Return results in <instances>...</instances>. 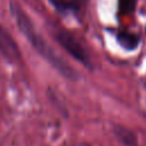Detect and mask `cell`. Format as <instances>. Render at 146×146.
<instances>
[{"instance_id":"obj_6","label":"cell","mask_w":146,"mask_h":146,"mask_svg":"<svg viewBox=\"0 0 146 146\" xmlns=\"http://www.w3.org/2000/svg\"><path fill=\"white\" fill-rule=\"evenodd\" d=\"M114 36L117 44L125 51H135L141 42L140 34L130 31H124V30L116 31Z\"/></svg>"},{"instance_id":"obj_7","label":"cell","mask_w":146,"mask_h":146,"mask_svg":"<svg viewBox=\"0 0 146 146\" xmlns=\"http://www.w3.org/2000/svg\"><path fill=\"white\" fill-rule=\"evenodd\" d=\"M137 0H120L119 9L122 15H131L136 11Z\"/></svg>"},{"instance_id":"obj_2","label":"cell","mask_w":146,"mask_h":146,"mask_svg":"<svg viewBox=\"0 0 146 146\" xmlns=\"http://www.w3.org/2000/svg\"><path fill=\"white\" fill-rule=\"evenodd\" d=\"M52 38L73 59L89 71L94 70V63L88 49L71 31L66 29H55L52 31Z\"/></svg>"},{"instance_id":"obj_4","label":"cell","mask_w":146,"mask_h":146,"mask_svg":"<svg viewBox=\"0 0 146 146\" xmlns=\"http://www.w3.org/2000/svg\"><path fill=\"white\" fill-rule=\"evenodd\" d=\"M112 133L115 139L123 146H139V139L137 133L125 125L114 123L112 125Z\"/></svg>"},{"instance_id":"obj_5","label":"cell","mask_w":146,"mask_h":146,"mask_svg":"<svg viewBox=\"0 0 146 146\" xmlns=\"http://www.w3.org/2000/svg\"><path fill=\"white\" fill-rule=\"evenodd\" d=\"M48 2L62 16H76L82 7V0H48Z\"/></svg>"},{"instance_id":"obj_3","label":"cell","mask_w":146,"mask_h":146,"mask_svg":"<svg viewBox=\"0 0 146 146\" xmlns=\"http://www.w3.org/2000/svg\"><path fill=\"white\" fill-rule=\"evenodd\" d=\"M0 55L9 64H19L22 60V52L16 40L9 33V31L5 29L1 24H0Z\"/></svg>"},{"instance_id":"obj_8","label":"cell","mask_w":146,"mask_h":146,"mask_svg":"<svg viewBox=\"0 0 146 146\" xmlns=\"http://www.w3.org/2000/svg\"><path fill=\"white\" fill-rule=\"evenodd\" d=\"M145 30H146V29H145Z\"/></svg>"},{"instance_id":"obj_1","label":"cell","mask_w":146,"mask_h":146,"mask_svg":"<svg viewBox=\"0 0 146 146\" xmlns=\"http://www.w3.org/2000/svg\"><path fill=\"white\" fill-rule=\"evenodd\" d=\"M9 11L23 36L30 42L32 48L40 57H42L43 60H46L64 79L72 82L80 80V73L74 67H72L47 41V39L35 29L34 23L32 22L30 16L17 2H9Z\"/></svg>"}]
</instances>
